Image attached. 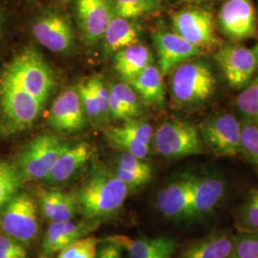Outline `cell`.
I'll return each mask as SVG.
<instances>
[{
  "mask_svg": "<svg viewBox=\"0 0 258 258\" xmlns=\"http://www.w3.org/2000/svg\"><path fill=\"white\" fill-rule=\"evenodd\" d=\"M153 39L159 57V69L163 76L171 73L177 66L203 54L202 49L194 46L175 32L158 30Z\"/></svg>",
  "mask_w": 258,
  "mask_h": 258,
  "instance_id": "cell-14",
  "label": "cell"
},
{
  "mask_svg": "<svg viewBox=\"0 0 258 258\" xmlns=\"http://www.w3.org/2000/svg\"><path fill=\"white\" fill-rule=\"evenodd\" d=\"M227 191L226 181L215 173L194 175L192 202L187 221H204L223 203Z\"/></svg>",
  "mask_w": 258,
  "mask_h": 258,
  "instance_id": "cell-12",
  "label": "cell"
},
{
  "mask_svg": "<svg viewBox=\"0 0 258 258\" xmlns=\"http://www.w3.org/2000/svg\"><path fill=\"white\" fill-rule=\"evenodd\" d=\"M111 243L107 241H100L98 248L96 250V254L94 258H109Z\"/></svg>",
  "mask_w": 258,
  "mask_h": 258,
  "instance_id": "cell-43",
  "label": "cell"
},
{
  "mask_svg": "<svg viewBox=\"0 0 258 258\" xmlns=\"http://www.w3.org/2000/svg\"><path fill=\"white\" fill-rule=\"evenodd\" d=\"M103 37L107 48L111 51L118 52L138 43V28L129 19L115 15L106 28Z\"/></svg>",
  "mask_w": 258,
  "mask_h": 258,
  "instance_id": "cell-24",
  "label": "cell"
},
{
  "mask_svg": "<svg viewBox=\"0 0 258 258\" xmlns=\"http://www.w3.org/2000/svg\"><path fill=\"white\" fill-rule=\"evenodd\" d=\"M60 195L59 190H40L38 194V205L48 221L51 222L55 214Z\"/></svg>",
  "mask_w": 258,
  "mask_h": 258,
  "instance_id": "cell-38",
  "label": "cell"
},
{
  "mask_svg": "<svg viewBox=\"0 0 258 258\" xmlns=\"http://www.w3.org/2000/svg\"><path fill=\"white\" fill-rule=\"evenodd\" d=\"M230 258H258V231H238Z\"/></svg>",
  "mask_w": 258,
  "mask_h": 258,
  "instance_id": "cell-31",
  "label": "cell"
},
{
  "mask_svg": "<svg viewBox=\"0 0 258 258\" xmlns=\"http://www.w3.org/2000/svg\"><path fill=\"white\" fill-rule=\"evenodd\" d=\"M205 148L217 156L234 158L241 153V121L230 113H217L199 125Z\"/></svg>",
  "mask_w": 258,
  "mask_h": 258,
  "instance_id": "cell-7",
  "label": "cell"
},
{
  "mask_svg": "<svg viewBox=\"0 0 258 258\" xmlns=\"http://www.w3.org/2000/svg\"><path fill=\"white\" fill-rule=\"evenodd\" d=\"M10 254L27 256L26 249L19 241L9 235L0 234V257Z\"/></svg>",
  "mask_w": 258,
  "mask_h": 258,
  "instance_id": "cell-41",
  "label": "cell"
},
{
  "mask_svg": "<svg viewBox=\"0 0 258 258\" xmlns=\"http://www.w3.org/2000/svg\"><path fill=\"white\" fill-rule=\"evenodd\" d=\"M214 59L220 67L228 84L235 90L246 87L257 70L252 49L238 43L219 47L214 54Z\"/></svg>",
  "mask_w": 258,
  "mask_h": 258,
  "instance_id": "cell-9",
  "label": "cell"
},
{
  "mask_svg": "<svg viewBox=\"0 0 258 258\" xmlns=\"http://www.w3.org/2000/svg\"><path fill=\"white\" fill-rule=\"evenodd\" d=\"M108 110L109 113L112 114V116L116 119L128 120L132 118L127 108L119 101L116 95L111 91L109 92V98H108Z\"/></svg>",
  "mask_w": 258,
  "mask_h": 258,
  "instance_id": "cell-42",
  "label": "cell"
},
{
  "mask_svg": "<svg viewBox=\"0 0 258 258\" xmlns=\"http://www.w3.org/2000/svg\"><path fill=\"white\" fill-rule=\"evenodd\" d=\"M100 240L94 236H85L59 250L57 258H94Z\"/></svg>",
  "mask_w": 258,
  "mask_h": 258,
  "instance_id": "cell-32",
  "label": "cell"
},
{
  "mask_svg": "<svg viewBox=\"0 0 258 258\" xmlns=\"http://www.w3.org/2000/svg\"><path fill=\"white\" fill-rule=\"evenodd\" d=\"M0 30H1V15H0Z\"/></svg>",
  "mask_w": 258,
  "mask_h": 258,
  "instance_id": "cell-50",
  "label": "cell"
},
{
  "mask_svg": "<svg viewBox=\"0 0 258 258\" xmlns=\"http://www.w3.org/2000/svg\"><path fill=\"white\" fill-rule=\"evenodd\" d=\"M194 174H184L157 195V208L170 220H187L192 202Z\"/></svg>",
  "mask_w": 258,
  "mask_h": 258,
  "instance_id": "cell-15",
  "label": "cell"
},
{
  "mask_svg": "<svg viewBox=\"0 0 258 258\" xmlns=\"http://www.w3.org/2000/svg\"><path fill=\"white\" fill-rule=\"evenodd\" d=\"M176 248H177V245L173 244L171 245L170 247L166 248V249H164L162 252H160L155 258H172V255L174 254L175 252Z\"/></svg>",
  "mask_w": 258,
  "mask_h": 258,
  "instance_id": "cell-44",
  "label": "cell"
},
{
  "mask_svg": "<svg viewBox=\"0 0 258 258\" xmlns=\"http://www.w3.org/2000/svg\"><path fill=\"white\" fill-rule=\"evenodd\" d=\"M252 51H253V54L255 55V59H256V64H257V70H258V42L254 45V47L252 48Z\"/></svg>",
  "mask_w": 258,
  "mask_h": 258,
  "instance_id": "cell-46",
  "label": "cell"
},
{
  "mask_svg": "<svg viewBox=\"0 0 258 258\" xmlns=\"http://www.w3.org/2000/svg\"><path fill=\"white\" fill-rule=\"evenodd\" d=\"M152 142L157 152L169 160L206 153L199 129L184 120L162 123L154 132Z\"/></svg>",
  "mask_w": 258,
  "mask_h": 258,
  "instance_id": "cell-4",
  "label": "cell"
},
{
  "mask_svg": "<svg viewBox=\"0 0 258 258\" xmlns=\"http://www.w3.org/2000/svg\"><path fill=\"white\" fill-rule=\"evenodd\" d=\"M216 90V76L205 59H189L172 71V98L180 106H202L212 100Z\"/></svg>",
  "mask_w": 258,
  "mask_h": 258,
  "instance_id": "cell-2",
  "label": "cell"
},
{
  "mask_svg": "<svg viewBox=\"0 0 258 258\" xmlns=\"http://www.w3.org/2000/svg\"><path fill=\"white\" fill-rule=\"evenodd\" d=\"M130 85L148 104L162 107L165 104L163 74L159 68L148 65L130 82Z\"/></svg>",
  "mask_w": 258,
  "mask_h": 258,
  "instance_id": "cell-22",
  "label": "cell"
},
{
  "mask_svg": "<svg viewBox=\"0 0 258 258\" xmlns=\"http://www.w3.org/2000/svg\"><path fill=\"white\" fill-rule=\"evenodd\" d=\"M70 147L53 135H41L34 139L19 158V173L23 180H45L52 168Z\"/></svg>",
  "mask_w": 258,
  "mask_h": 258,
  "instance_id": "cell-6",
  "label": "cell"
},
{
  "mask_svg": "<svg viewBox=\"0 0 258 258\" xmlns=\"http://www.w3.org/2000/svg\"><path fill=\"white\" fill-rule=\"evenodd\" d=\"M91 86L94 97L96 99V102L98 108L101 114V118H104L109 113L108 110V98L109 92L102 83V80L98 77H93L87 80Z\"/></svg>",
  "mask_w": 258,
  "mask_h": 258,
  "instance_id": "cell-39",
  "label": "cell"
},
{
  "mask_svg": "<svg viewBox=\"0 0 258 258\" xmlns=\"http://www.w3.org/2000/svg\"><path fill=\"white\" fill-rule=\"evenodd\" d=\"M234 220L239 231H258V187L249 191L235 212Z\"/></svg>",
  "mask_w": 258,
  "mask_h": 258,
  "instance_id": "cell-27",
  "label": "cell"
},
{
  "mask_svg": "<svg viewBox=\"0 0 258 258\" xmlns=\"http://www.w3.org/2000/svg\"><path fill=\"white\" fill-rule=\"evenodd\" d=\"M235 107L242 120L258 123V76L242 89L235 100Z\"/></svg>",
  "mask_w": 258,
  "mask_h": 258,
  "instance_id": "cell-26",
  "label": "cell"
},
{
  "mask_svg": "<svg viewBox=\"0 0 258 258\" xmlns=\"http://www.w3.org/2000/svg\"><path fill=\"white\" fill-rule=\"evenodd\" d=\"M152 55L148 47L133 44L117 52L115 68L123 80L130 82L135 76L151 64Z\"/></svg>",
  "mask_w": 258,
  "mask_h": 258,
  "instance_id": "cell-23",
  "label": "cell"
},
{
  "mask_svg": "<svg viewBox=\"0 0 258 258\" xmlns=\"http://www.w3.org/2000/svg\"><path fill=\"white\" fill-rule=\"evenodd\" d=\"M112 4L116 16L133 19L156 13L161 0H112Z\"/></svg>",
  "mask_w": 258,
  "mask_h": 258,
  "instance_id": "cell-25",
  "label": "cell"
},
{
  "mask_svg": "<svg viewBox=\"0 0 258 258\" xmlns=\"http://www.w3.org/2000/svg\"><path fill=\"white\" fill-rule=\"evenodd\" d=\"M184 2H188V3H198V2H203V1H207V0H182Z\"/></svg>",
  "mask_w": 258,
  "mask_h": 258,
  "instance_id": "cell-48",
  "label": "cell"
},
{
  "mask_svg": "<svg viewBox=\"0 0 258 258\" xmlns=\"http://www.w3.org/2000/svg\"><path fill=\"white\" fill-rule=\"evenodd\" d=\"M4 74L34 96L43 104L54 89V76L42 55L33 47H29L16 55Z\"/></svg>",
  "mask_w": 258,
  "mask_h": 258,
  "instance_id": "cell-3",
  "label": "cell"
},
{
  "mask_svg": "<svg viewBox=\"0 0 258 258\" xmlns=\"http://www.w3.org/2000/svg\"><path fill=\"white\" fill-rule=\"evenodd\" d=\"M114 16L112 0H77L78 21L89 42L103 37Z\"/></svg>",
  "mask_w": 258,
  "mask_h": 258,
  "instance_id": "cell-16",
  "label": "cell"
},
{
  "mask_svg": "<svg viewBox=\"0 0 258 258\" xmlns=\"http://www.w3.org/2000/svg\"><path fill=\"white\" fill-rule=\"evenodd\" d=\"M172 25L176 34L202 50L219 45L214 31L212 14L205 8H187L175 13Z\"/></svg>",
  "mask_w": 258,
  "mask_h": 258,
  "instance_id": "cell-10",
  "label": "cell"
},
{
  "mask_svg": "<svg viewBox=\"0 0 258 258\" xmlns=\"http://www.w3.org/2000/svg\"><path fill=\"white\" fill-rule=\"evenodd\" d=\"M241 153L258 171V123L241 120Z\"/></svg>",
  "mask_w": 258,
  "mask_h": 258,
  "instance_id": "cell-29",
  "label": "cell"
},
{
  "mask_svg": "<svg viewBox=\"0 0 258 258\" xmlns=\"http://www.w3.org/2000/svg\"><path fill=\"white\" fill-rule=\"evenodd\" d=\"M110 91L114 93L119 101L127 108L132 117L138 115L140 111L138 97L129 85L124 83H117L111 88Z\"/></svg>",
  "mask_w": 258,
  "mask_h": 258,
  "instance_id": "cell-35",
  "label": "cell"
},
{
  "mask_svg": "<svg viewBox=\"0 0 258 258\" xmlns=\"http://www.w3.org/2000/svg\"><path fill=\"white\" fill-rule=\"evenodd\" d=\"M121 249H122L119 247L118 245H116L114 243H111L109 258H121Z\"/></svg>",
  "mask_w": 258,
  "mask_h": 258,
  "instance_id": "cell-45",
  "label": "cell"
},
{
  "mask_svg": "<svg viewBox=\"0 0 258 258\" xmlns=\"http://www.w3.org/2000/svg\"><path fill=\"white\" fill-rule=\"evenodd\" d=\"M100 225L101 221L88 219L50 223L42 241V253L52 255L76 240L87 236Z\"/></svg>",
  "mask_w": 258,
  "mask_h": 258,
  "instance_id": "cell-17",
  "label": "cell"
},
{
  "mask_svg": "<svg viewBox=\"0 0 258 258\" xmlns=\"http://www.w3.org/2000/svg\"><path fill=\"white\" fill-rule=\"evenodd\" d=\"M0 228L21 243L36 239L39 230L37 204L27 194H17L0 212Z\"/></svg>",
  "mask_w": 258,
  "mask_h": 258,
  "instance_id": "cell-8",
  "label": "cell"
},
{
  "mask_svg": "<svg viewBox=\"0 0 258 258\" xmlns=\"http://www.w3.org/2000/svg\"><path fill=\"white\" fill-rule=\"evenodd\" d=\"M117 129L129 137L147 145H149L152 142L154 136V130L151 124L142 120L133 119L125 120V122L121 126L117 127Z\"/></svg>",
  "mask_w": 258,
  "mask_h": 258,
  "instance_id": "cell-33",
  "label": "cell"
},
{
  "mask_svg": "<svg viewBox=\"0 0 258 258\" xmlns=\"http://www.w3.org/2000/svg\"><path fill=\"white\" fill-rule=\"evenodd\" d=\"M128 191V186L115 173L97 170L75 194L78 212L84 219L102 222L120 212Z\"/></svg>",
  "mask_w": 258,
  "mask_h": 258,
  "instance_id": "cell-1",
  "label": "cell"
},
{
  "mask_svg": "<svg viewBox=\"0 0 258 258\" xmlns=\"http://www.w3.org/2000/svg\"><path fill=\"white\" fill-rule=\"evenodd\" d=\"M222 34L232 41L255 37L257 19L251 0H227L218 13Z\"/></svg>",
  "mask_w": 258,
  "mask_h": 258,
  "instance_id": "cell-11",
  "label": "cell"
},
{
  "mask_svg": "<svg viewBox=\"0 0 258 258\" xmlns=\"http://www.w3.org/2000/svg\"><path fill=\"white\" fill-rule=\"evenodd\" d=\"M84 108L77 89L61 93L52 105L50 123L60 132H72L84 126Z\"/></svg>",
  "mask_w": 258,
  "mask_h": 258,
  "instance_id": "cell-18",
  "label": "cell"
},
{
  "mask_svg": "<svg viewBox=\"0 0 258 258\" xmlns=\"http://www.w3.org/2000/svg\"><path fill=\"white\" fill-rule=\"evenodd\" d=\"M78 212V204L76 194L72 192H61L55 214L50 223L72 220Z\"/></svg>",
  "mask_w": 258,
  "mask_h": 258,
  "instance_id": "cell-34",
  "label": "cell"
},
{
  "mask_svg": "<svg viewBox=\"0 0 258 258\" xmlns=\"http://www.w3.org/2000/svg\"><path fill=\"white\" fill-rule=\"evenodd\" d=\"M234 245L231 231L217 230L189 245L180 258H230Z\"/></svg>",
  "mask_w": 258,
  "mask_h": 258,
  "instance_id": "cell-19",
  "label": "cell"
},
{
  "mask_svg": "<svg viewBox=\"0 0 258 258\" xmlns=\"http://www.w3.org/2000/svg\"><path fill=\"white\" fill-rule=\"evenodd\" d=\"M115 175L126 184L128 186L129 189L130 188H138V187H142V186L146 185L151 181L152 176H153L133 172V171H127V170L120 169V168L116 169Z\"/></svg>",
  "mask_w": 258,
  "mask_h": 258,
  "instance_id": "cell-40",
  "label": "cell"
},
{
  "mask_svg": "<svg viewBox=\"0 0 258 258\" xmlns=\"http://www.w3.org/2000/svg\"><path fill=\"white\" fill-rule=\"evenodd\" d=\"M0 258H26V256H21V255H16V254H10V255H5L1 256Z\"/></svg>",
  "mask_w": 258,
  "mask_h": 258,
  "instance_id": "cell-47",
  "label": "cell"
},
{
  "mask_svg": "<svg viewBox=\"0 0 258 258\" xmlns=\"http://www.w3.org/2000/svg\"><path fill=\"white\" fill-rule=\"evenodd\" d=\"M37 258H51V255H47V254H44V253H41Z\"/></svg>",
  "mask_w": 258,
  "mask_h": 258,
  "instance_id": "cell-49",
  "label": "cell"
},
{
  "mask_svg": "<svg viewBox=\"0 0 258 258\" xmlns=\"http://www.w3.org/2000/svg\"><path fill=\"white\" fill-rule=\"evenodd\" d=\"M118 245L127 250L129 258H155L164 249L175 244L172 238L160 236L156 238H131L126 235H112L103 240Z\"/></svg>",
  "mask_w": 258,
  "mask_h": 258,
  "instance_id": "cell-21",
  "label": "cell"
},
{
  "mask_svg": "<svg viewBox=\"0 0 258 258\" xmlns=\"http://www.w3.org/2000/svg\"><path fill=\"white\" fill-rule=\"evenodd\" d=\"M33 35L37 41L55 53L69 51L74 43V31L63 15L55 12H48L41 15L35 21Z\"/></svg>",
  "mask_w": 258,
  "mask_h": 258,
  "instance_id": "cell-13",
  "label": "cell"
},
{
  "mask_svg": "<svg viewBox=\"0 0 258 258\" xmlns=\"http://www.w3.org/2000/svg\"><path fill=\"white\" fill-rule=\"evenodd\" d=\"M77 90L80 94L83 108H84V111L87 113V115L94 120L100 119L101 114H100V111H99L97 102H96V99L94 97L91 86L88 83V81L80 83Z\"/></svg>",
  "mask_w": 258,
  "mask_h": 258,
  "instance_id": "cell-36",
  "label": "cell"
},
{
  "mask_svg": "<svg viewBox=\"0 0 258 258\" xmlns=\"http://www.w3.org/2000/svg\"><path fill=\"white\" fill-rule=\"evenodd\" d=\"M0 101L8 127L15 131L30 126L37 120L43 106L42 102L6 74L1 79Z\"/></svg>",
  "mask_w": 258,
  "mask_h": 258,
  "instance_id": "cell-5",
  "label": "cell"
},
{
  "mask_svg": "<svg viewBox=\"0 0 258 258\" xmlns=\"http://www.w3.org/2000/svg\"><path fill=\"white\" fill-rule=\"evenodd\" d=\"M106 137L114 147L120 148L124 150V152H128L140 159H145L149 153V145L129 137L120 132L117 127L108 129L106 131Z\"/></svg>",
  "mask_w": 258,
  "mask_h": 258,
  "instance_id": "cell-30",
  "label": "cell"
},
{
  "mask_svg": "<svg viewBox=\"0 0 258 258\" xmlns=\"http://www.w3.org/2000/svg\"><path fill=\"white\" fill-rule=\"evenodd\" d=\"M92 148L87 143H80L69 147L58 158L45 181L51 184H59L69 180L92 157Z\"/></svg>",
  "mask_w": 258,
  "mask_h": 258,
  "instance_id": "cell-20",
  "label": "cell"
},
{
  "mask_svg": "<svg viewBox=\"0 0 258 258\" xmlns=\"http://www.w3.org/2000/svg\"><path fill=\"white\" fill-rule=\"evenodd\" d=\"M63 1H65V0H63Z\"/></svg>",
  "mask_w": 258,
  "mask_h": 258,
  "instance_id": "cell-51",
  "label": "cell"
},
{
  "mask_svg": "<svg viewBox=\"0 0 258 258\" xmlns=\"http://www.w3.org/2000/svg\"><path fill=\"white\" fill-rule=\"evenodd\" d=\"M19 170L6 162H0V212L18 194L22 182Z\"/></svg>",
  "mask_w": 258,
  "mask_h": 258,
  "instance_id": "cell-28",
  "label": "cell"
},
{
  "mask_svg": "<svg viewBox=\"0 0 258 258\" xmlns=\"http://www.w3.org/2000/svg\"><path fill=\"white\" fill-rule=\"evenodd\" d=\"M117 168L124 169V170H127V171H133V172L153 175L152 166L148 165V163L144 162L143 159H140L138 157L134 156L128 152L122 153V155L119 159Z\"/></svg>",
  "mask_w": 258,
  "mask_h": 258,
  "instance_id": "cell-37",
  "label": "cell"
}]
</instances>
